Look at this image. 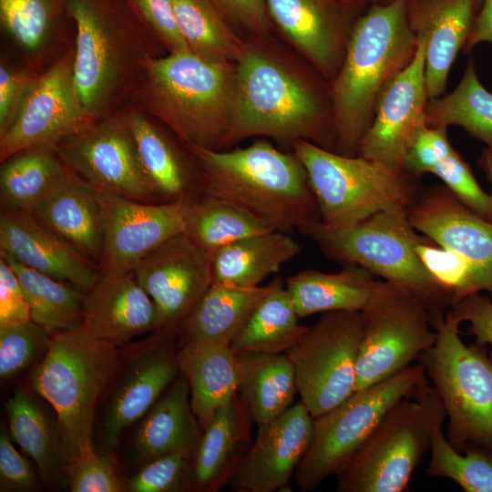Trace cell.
<instances>
[{"label":"cell","mask_w":492,"mask_h":492,"mask_svg":"<svg viewBox=\"0 0 492 492\" xmlns=\"http://www.w3.org/2000/svg\"><path fill=\"white\" fill-rule=\"evenodd\" d=\"M250 39L236 63L235 97L223 149L243 139H297L334 150L329 89L268 44Z\"/></svg>","instance_id":"6da1fadb"},{"label":"cell","mask_w":492,"mask_h":492,"mask_svg":"<svg viewBox=\"0 0 492 492\" xmlns=\"http://www.w3.org/2000/svg\"><path fill=\"white\" fill-rule=\"evenodd\" d=\"M75 24L74 80L92 121L126 107L147 61L167 51L134 0H67Z\"/></svg>","instance_id":"7a4b0ae2"},{"label":"cell","mask_w":492,"mask_h":492,"mask_svg":"<svg viewBox=\"0 0 492 492\" xmlns=\"http://www.w3.org/2000/svg\"><path fill=\"white\" fill-rule=\"evenodd\" d=\"M416 49L406 0L374 4L355 19L342 66L329 87L334 152L358 156L382 89L410 64Z\"/></svg>","instance_id":"3957f363"},{"label":"cell","mask_w":492,"mask_h":492,"mask_svg":"<svg viewBox=\"0 0 492 492\" xmlns=\"http://www.w3.org/2000/svg\"><path fill=\"white\" fill-rule=\"evenodd\" d=\"M184 145L199 167L202 194L242 208L273 231L291 233L320 220L306 170L293 152L265 139L229 150Z\"/></svg>","instance_id":"277c9868"},{"label":"cell","mask_w":492,"mask_h":492,"mask_svg":"<svg viewBox=\"0 0 492 492\" xmlns=\"http://www.w3.org/2000/svg\"><path fill=\"white\" fill-rule=\"evenodd\" d=\"M235 87L236 64L186 50L149 59L128 105L161 123L184 144L223 149Z\"/></svg>","instance_id":"5b68a950"},{"label":"cell","mask_w":492,"mask_h":492,"mask_svg":"<svg viewBox=\"0 0 492 492\" xmlns=\"http://www.w3.org/2000/svg\"><path fill=\"white\" fill-rule=\"evenodd\" d=\"M119 361L117 345L82 327L51 335L31 384L55 410L57 436L69 463L93 449L92 432L99 394Z\"/></svg>","instance_id":"8992f818"},{"label":"cell","mask_w":492,"mask_h":492,"mask_svg":"<svg viewBox=\"0 0 492 492\" xmlns=\"http://www.w3.org/2000/svg\"><path fill=\"white\" fill-rule=\"evenodd\" d=\"M333 261L356 264L375 277L411 292L432 313L455 303L454 294L425 269L415 251L421 233L406 210L377 212L353 226L333 228L316 221L299 231Z\"/></svg>","instance_id":"52a82bcc"},{"label":"cell","mask_w":492,"mask_h":492,"mask_svg":"<svg viewBox=\"0 0 492 492\" xmlns=\"http://www.w3.org/2000/svg\"><path fill=\"white\" fill-rule=\"evenodd\" d=\"M290 145L306 170L320 221L327 226L349 227L377 212L406 210L420 192L418 178L405 170L303 139Z\"/></svg>","instance_id":"ba28073f"},{"label":"cell","mask_w":492,"mask_h":492,"mask_svg":"<svg viewBox=\"0 0 492 492\" xmlns=\"http://www.w3.org/2000/svg\"><path fill=\"white\" fill-rule=\"evenodd\" d=\"M434 344L418 358L448 419L446 438L459 452L469 444L492 446V358L487 345H466L460 323L445 312L431 313Z\"/></svg>","instance_id":"9c48e42d"},{"label":"cell","mask_w":492,"mask_h":492,"mask_svg":"<svg viewBox=\"0 0 492 492\" xmlns=\"http://www.w3.org/2000/svg\"><path fill=\"white\" fill-rule=\"evenodd\" d=\"M427 381L396 403L337 477L339 492H403L430 451L431 427L444 411Z\"/></svg>","instance_id":"30bf717a"},{"label":"cell","mask_w":492,"mask_h":492,"mask_svg":"<svg viewBox=\"0 0 492 492\" xmlns=\"http://www.w3.org/2000/svg\"><path fill=\"white\" fill-rule=\"evenodd\" d=\"M427 381L421 364L357 390L343 402L313 417L310 446L294 479L302 491L314 490L337 476L364 445L389 410Z\"/></svg>","instance_id":"8fae6325"},{"label":"cell","mask_w":492,"mask_h":492,"mask_svg":"<svg viewBox=\"0 0 492 492\" xmlns=\"http://www.w3.org/2000/svg\"><path fill=\"white\" fill-rule=\"evenodd\" d=\"M430 310L411 292L378 281L361 311L355 391L404 370L430 348L436 331Z\"/></svg>","instance_id":"7c38bea8"},{"label":"cell","mask_w":492,"mask_h":492,"mask_svg":"<svg viewBox=\"0 0 492 492\" xmlns=\"http://www.w3.org/2000/svg\"><path fill=\"white\" fill-rule=\"evenodd\" d=\"M361 338V312H327L285 353L301 402L313 417L355 392Z\"/></svg>","instance_id":"4fadbf2b"},{"label":"cell","mask_w":492,"mask_h":492,"mask_svg":"<svg viewBox=\"0 0 492 492\" xmlns=\"http://www.w3.org/2000/svg\"><path fill=\"white\" fill-rule=\"evenodd\" d=\"M54 147L69 169L94 188L159 202L142 171L126 107L91 121Z\"/></svg>","instance_id":"5bb4252c"},{"label":"cell","mask_w":492,"mask_h":492,"mask_svg":"<svg viewBox=\"0 0 492 492\" xmlns=\"http://www.w3.org/2000/svg\"><path fill=\"white\" fill-rule=\"evenodd\" d=\"M75 47L30 83L13 121L0 135V161L37 145L55 146L92 120L80 103L74 80Z\"/></svg>","instance_id":"9a60e30c"},{"label":"cell","mask_w":492,"mask_h":492,"mask_svg":"<svg viewBox=\"0 0 492 492\" xmlns=\"http://www.w3.org/2000/svg\"><path fill=\"white\" fill-rule=\"evenodd\" d=\"M96 190L104 232L98 261L103 274L132 272L149 251L184 232L188 211L196 200L150 203Z\"/></svg>","instance_id":"2e32d148"},{"label":"cell","mask_w":492,"mask_h":492,"mask_svg":"<svg viewBox=\"0 0 492 492\" xmlns=\"http://www.w3.org/2000/svg\"><path fill=\"white\" fill-rule=\"evenodd\" d=\"M132 272L157 308L159 331L168 333H177L212 284L210 254L184 232L149 251Z\"/></svg>","instance_id":"e0dca14e"},{"label":"cell","mask_w":492,"mask_h":492,"mask_svg":"<svg viewBox=\"0 0 492 492\" xmlns=\"http://www.w3.org/2000/svg\"><path fill=\"white\" fill-rule=\"evenodd\" d=\"M415 231L462 256L476 292L492 295V222L463 203L446 186L419 192L407 209Z\"/></svg>","instance_id":"ac0fdd59"},{"label":"cell","mask_w":492,"mask_h":492,"mask_svg":"<svg viewBox=\"0 0 492 492\" xmlns=\"http://www.w3.org/2000/svg\"><path fill=\"white\" fill-rule=\"evenodd\" d=\"M429 100L425 80V45L417 39L410 64L382 89L373 121L364 134L358 156L405 170L411 138L425 123Z\"/></svg>","instance_id":"d6986e66"},{"label":"cell","mask_w":492,"mask_h":492,"mask_svg":"<svg viewBox=\"0 0 492 492\" xmlns=\"http://www.w3.org/2000/svg\"><path fill=\"white\" fill-rule=\"evenodd\" d=\"M313 417L300 401L276 418L258 425L255 440L229 486L235 492L290 491L305 455Z\"/></svg>","instance_id":"ffe728a7"},{"label":"cell","mask_w":492,"mask_h":492,"mask_svg":"<svg viewBox=\"0 0 492 492\" xmlns=\"http://www.w3.org/2000/svg\"><path fill=\"white\" fill-rule=\"evenodd\" d=\"M275 27L328 81L338 73L355 20L339 0H265Z\"/></svg>","instance_id":"44dd1931"},{"label":"cell","mask_w":492,"mask_h":492,"mask_svg":"<svg viewBox=\"0 0 492 492\" xmlns=\"http://www.w3.org/2000/svg\"><path fill=\"white\" fill-rule=\"evenodd\" d=\"M0 251L85 293L100 276L98 264L40 225L32 212L1 210Z\"/></svg>","instance_id":"7402d4cb"},{"label":"cell","mask_w":492,"mask_h":492,"mask_svg":"<svg viewBox=\"0 0 492 492\" xmlns=\"http://www.w3.org/2000/svg\"><path fill=\"white\" fill-rule=\"evenodd\" d=\"M159 332L156 343L133 360L112 393L103 423L106 449H113L124 429L147 414L178 377L175 333Z\"/></svg>","instance_id":"603a6c76"},{"label":"cell","mask_w":492,"mask_h":492,"mask_svg":"<svg viewBox=\"0 0 492 492\" xmlns=\"http://www.w3.org/2000/svg\"><path fill=\"white\" fill-rule=\"evenodd\" d=\"M481 0H406L409 26L425 45L429 99L445 91L450 68L472 29Z\"/></svg>","instance_id":"cb8c5ba5"},{"label":"cell","mask_w":492,"mask_h":492,"mask_svg":"<svg viewBox=\"0 0 492 492\" xmlns=\"http://www.w3.org/2000/svg\"><path fill=\"white\" fill-rule=\"evenodd\" d=\"M82 329L114 344L137 335L159 331L157 308L132 272L100 273L85 294Z\"/></svg>","instance_id":"d4e9b609"},{"label":"cell","mask_w":492,"mask_h":492,"mask_svg":"<svg viewBox=\"0 0 492 492\" xmlns=\"http://www.w3.org/2000/svg\"><path fill=\"white\" fill-rule=\"evenodd\" d=\"M127 117L144 176L159 202L195 200L201 193L199 167L183 143L162 124L129 105Z\"/></svg>","instance_id":"484cf974"},{"label":"cell","mask_w":492,"mask_h":492,"mask_svg":"<svg viewBox=\"0 0 492 492\" xmlns=\"http://www.w3.org/2000/svg\"><path fill=\"white\" fill-rule=\"evenodd\" d=\"M3 31L39 75L74 46L75 24L67 0H0Z\"/></svg>","instance_id":"4316f807"},{"label":"cell","mask_w":492,"mask_h":492,"mask_svg":"<svg viewBox=\"0 0 492 492\" xmlns=\"http://www.w3.org/2000/svg\"><path fill=\"white\" fill-rule=\"evenodd\" d=\"M252 423L238 395L217 410L193 459L195 488L217 492L230 484L251 446Z\"/></svg>","instance_id":"83f0119b"},{"label":"cell","mask_w":492,"mask_h":492,"mask_svg":"<svg viewBox=\"0 0 492 492\" xmlns=\"http://www.w3.org/2000/svg\"><path fill=\"white\" fill-rule=\"evenodd\" d=\"M139 425L135 450L144 461L179 453L194 458L202 429L193 412L187 379L177 377Z\"/></svg>","instance_id":"f1b7e54d"},{"label":"cell","mask_w":492,"mask_h":492,"mask_svg":"<svg viewBox=\"0 0 492 492\" xmlns=\"http://www.w3.org/2000/svg\"><path fill=\"white\" fill-rule=\"evenodd\" d=\"M0 169L1 210L33 212L71 179L73 172L51 145L24 149Z\"/></svg>","instance_id":"f546056e"},{"label":"cell","mask_w":492,"mask_h":492,"mask_svg":"<svg viewBox=\"0 0 492 492\" xmlns=\"http://www.w3.org/2000/svg\"><path fill=\"white\" fill-rule=\"evenodd\" d=\"M32 214L40 225L98 264L104 232L96 188L73 173L69 182Z\"/></svg>","instance_id":"4dcf8cb0"},{"label":"cell","mask_w":492,"mask_h":492,"mask_svg":"<svg viewBox=\"0 0 492 492\" xmlns=\"http://www.w3.org/2000/svg\"><path fill=\"white\" fill-rule=\"evenodd\" d=\"M301 251L300 243L288 232L272 231L241 239L210 254L212 283L244 289L259 287Z\"/></svg>","instance_id":"1f68e13d"},{"label":"cell","mask_w":492,"mask_h":492,"mask_svg":"<svg viewBox=\"0 0 492 492\" xmlns=\"http://www.w3.org/2000/svg\"><path fill=\"white\" fill-rule=\"evenodd\" d=\"M179 372L187 379L190 403L202 431L217 410L237 395L235 353L229 346L185 343L178 351Z\"/></svg>","instance_id":"d6a6232c"},{"label":"cell","mask_w":492,"mask_h":492,"mask_svg":"<svg viewBox=\"0 0 492 492\" xmlns=\"http://www.w3.org/2000/svg\"><path fill=\"white\" fill-rule=\"evenodd\" d=\"M237 395L252 422L271 421L292 406L297 385L286 354L235 353Z\"/></svg>","instance_id":"836d02e7"},{"label":"cell","mask_w":492,"mask_h":492,"mask_svg":"<svg viewBox=\"0 0 492 492\" xmlns=\"http://www.w3.org/2000/svg\"><path fill=\"white\" fill-rule=\"evenodd\" d=\"M271 287V282L250 289L212 283L179 327L181 345L211 343L230 347Z\"/></svg>","instance_id":"e575fe53"},{"label":"cell","mask_w":492,"mask_h":492,"mask_svg":"<svg viewBox=\"0 0 492 492\" xmlns=\"http://www.w3.org/2000/svg\"><path fill=\"white\" fill-rule=\"evenodd\" d=\"M377 282L364 268L344 264L333 273L302 270L287 278L285 286L301 318L333 311L361 312Z\"/></svg>","instance_id":"d590c367"},{"label":"cell","mask_w":492,"mask_h":492,"mask_svg":"<svg viewBox=\"0 0 492 492\" xmlns=\"http://www.w3.org/2000/svg\"><path fill=\"white\" fill-rule=\"evenodd\" d=\"M252 311L231 343L234 353L285 354L307 332L299 323L292 298L280 277Z\"/></svg>","instance_id":"8d00e7d4"},{"label":"cell","mask_w":492,"mask_h":492,"mask_svg":"<svg viewBox=\"0 0 492 492\" xmlns=\"http://www.w3.org/2000/svg\"><path fill=\"white\" fill-rule=\"evenodd\" d=\"M0 252L19 279L35 324L51 335L82 326L85 292L68 282L54 279Z\"/></svg>","instance_id":"74e56055"},{"label":"cell","mask_w":492,"mask_h":492,"mask_svg":"<svg viewBox=\"0 0 492 492\" xmlns=\"http://www.w3.org/2000/svg\"><path fill=\"white\" fill-rule=\"evenodd\" d=\"M425 123L431 128L462 127L492 149V93L480 82L473 57L468 59L460 82L451 93L428 100Z\"/></svg>","instance_id":"f35d334b"},{"label":"cell","mask_w":492,"mask_h":492,"mask_svg":"<svg viewBox=\"0 0 492 492\" xmlns=\"http://www.w3.org/2000/svg\"><path fill=\"white\" fill-rule=\"evenodd\" d=\"M272 231L242 208L202 194L190 207L184 233L210 254L241 239Z\"/></svg>","instance_id":"ab89813d"},{"label":"cell","mask_w":492,"mask_h":492,"mask_svg":"<svg viewBox=\"0 0 492 492\" xmlns=\"http://www.w3.org/2000/svg\"><path fill=\"white\" fill-rule=\"evenodd\" d=\"M178 27L189 49L204 58L236 64L248 40L241 36L208 0H172Z\"/></svg>","instance_id":"60d3db41"},{"label":"cell","mask_w":492,"mask_h":492,"mask_svg":"<svg viewBox=\"0 0 492 492\" xmlns=\"http://www.w3.org/2000/svg\"><path fill=\"white\" fill-rule=\"evenodd\" d=\"M446 411L439 413L431 427L430 477L454 481L466 492H492V446L469 444L457 451L443 431Z\"/></svg>","instance_id":"b9f144b4"},{"label":"cell","mask_w":492,"mask_h":492,"mask_svg":"<svg viewBox=\"0 0 492 492\" xmlns=\"http://www.w3.org/2000/svg\"><path fill=\"white\" fill-rule=\"evenodd\" d=\"M5 406L11 437L35 460L43 476L53 474L58 462L59 439L46 414L22 389H16Z\"/></svg>","instance_id":"7bdbcfd3"},{"label":"cell","mask_w":492,"mask_h":492,"mask_svg":"<svg viewBox=\"0 0 492 492\" xmlns=\"http://www.w3.org/2000/svg\"><path fill=\"white\" fill-rule=\"evenodd\" d=\"M415 251L430 274L455 297V303L476 292L467 261L425 235L415 243Z\"/></svg>","instance_id":"ee69618b"},{"label":"cell","mask_w":492,"mask_h":492,"mask_svg":"<svg viewBox=\"0 0 492 492\" xmlns=\"http://www.w3.org/2000/svg\"><path fill=\"white\" fill-rule=\"evenodd\" d=\"M193 459L179 453L156 457L130 479L129 488L134 492H176L195 488Z\"/></svg>","instance_id":"f6af8a7d"},{"label":"cell","mask_w":492,"mask_h":492,"mask_svg":"<svg viewBox=\"0 0 492 492\" xmlns=\"http://www.w3.org/2000/svg\"><path fill=\"white\" fill-rule=\"evenodd\" d=\"M51 334L32 321L0 328V375L7 378L28 365L48 347Z\"/></svg>","instance_id":"bcb514c9"},{"label":"cell","mask_w":492,"mask_h":492,"mask_svg":"<svg viewBox=\"0 0 492 492\" xmlns=\"http://www.w3.org/2000/svg\"><path fill=\"white\" fill-rule=\"evenodd\" d=\"M430 174L439 178L463 203L486 219L489 194L482 190L468 164L456 149L442 159Z\"/></svg>","instance_id":"7dc6e473"},{"label":"cell","mask_w":492,"mask_h":492,"mask_svg":"<svg viewBox=\"0 0 492 492\" xmlns=\"http://www.w3.org/2000/svg\"><path fill=\"white\" fill-rule=\"evenodd\" d=\"M244 39L270 38L273 24L265 0H208Z\"/></svg>","instance_id":"c3c4849f"},{"label":"cell","mask_w":492,"mask_h":492,"mask_svg":"<svg viewBox=\"0 0 492 492\" xmlns=\"http://www.w3.org/2000/svg\"><path fill=\"white\" fill-rule=\"evenodd\" d=\"M447 128H431L421 124L415 131L405 160V171L419 178L431 169L455 149L450 144Z\"/></svg>","instance_id":"681fc988"},{"label":"cell","mask_w":492,"mask_h":492,"mask_svg":"<svg viewBox=\"0 0 492 492\" xmlns=\"http://www.w3.org/2000/svg\"><path fill=\"white\" fill-rule=\"evenodd\" d=\"M69 489L72 492H119L122 490L111 461L94 450L70 462Z\"/></svg>","instance_id":"f907efd6"},{"label":"cell","mask_w":492,"mask_h":492,"mask_svg":"<svg viewBox=\"0 0 492 492\" xmlns=\"http://www.w3.org/2000/svg\"><path fill=\"white\" fill-rule=\"evenodd\" d=\"M36 75L26 67L15 66L1 55L0 58V135L13 121L21 101Z\"/></svg>","instance_id":"816d5d0a"},{"label":"cell","mask_w":492,"mask_h":492,"mask_svg":"<svg viewBox=\"0 0 492 492\" xmlns=\"http://www.w3.org/2000/svg\"><path fill=\"white\" fill-rule=\"evenodd\" d=\"M168 54L190 50L176 21L172 0H134Z\"/></svg>","instance_id":"f5cc1de1"},{"label":"cell","mask_w":492,"mask_h":492,"mask_svg":"<svg viewBox=\"0 0 492 492\" xmlns=\"http://www.w3.org/2000/svg\"><path fill=\"white\" fill-rule=\"evenodd\" d=\"M460 323H469L467 333L475 343L489 345L492 358V299L481 292L471 293L446 311Z\"/></svg>","instance_id":"db71d44e"},{"label":"cell","mask_w":492,"mask_h":492,"mask_svg":"<svg viewBox=\"0 0 492 492\" xmlns=\"http://www.w3.org/2000/svg\"><path fill=\"white\" fill-rule=\"evenodd\" d=\"M0 476L2 482L15 488H30L34 473L26 460L15 450L5 431L0 436Z\"/></svg>","instance_id":"11a10c76"},{"label":"cell","mask_w":492,"mask_h":492,"mask_svg":"<svg viewBox=\"0 0 492 492\" xmlns=\"http://www.w3.org/2000/svg\"><path fill=\"white\" fill-rule=\"evenodd\" d=\"M31 321L29 304L24 292L0 283V328L24 324Z\"/></svg>","instance_id":"9f6ffc18"},{"label":"cell","mask_w":492,"mask_h":492,"mask_svg":"<svg viewBox=\"0 0 492 492\" xmlns=\"http://www.w3.org/2000/svg\"><path fill=\"white\" fill-rule=\"evenodd\" d=\"M492 43V0H483L475 18L463 53L467 54L479 43Z\"/></svg>","instance_id":"6f0895ef"},{"label":"cell","mask_w":492,"mask_h":492,"mask_svg":"<svg viewBox=\"0 0 492 492\" xmlns=\"http://www.w3.org/2000/svg\"><path fill=\"white\" fill-rule=\"evenodd\" d=\"M477 165L491 184V193L489 194V204L486 219L492 222V149L485 148L482 149L477 159Z\"/></svg>","instance_id":"680465c9"},{"label":"cell","mask_w":492,"mask_h":492,"mask_svg":"<svg viewBox=\"0 0 492 492\" xmlns=\"http://www.w3.org/2000/svg\"><path fill=\"white\" fill-rule=\"evenodd\" d=\"M343 3L345 5L349 6L354 11H357L361 8L367 0H339Z\"/></svg>","instance_id":"91938a15"},{"label":"cell","mask_w":492,"mask_h":492,"mask_svg":"<svg viewBox=\"0 0 492 492\" xmlns=\"http://www.w3.org/2000/svg\"><path fill=\"white\" fill-rule=\"evenodd\" d=\"M384 1H385V2H389V1H391V0H384Z\"/></svg>","instance_id":"94428289"},{"label":"cell","mask_w":492,"mask_h":492,"mask_svg":"<svg viewBox=\"0 0 492 492\" xmlns=\"http://www.w3.org/2000/svg\"><path fill=\"white\" fill-rule=\"evenodd\" d=\"M490 297H491V299H492V295H491Z\"/></svg>","instance_id":"6125c7cd"}]
</instances>
